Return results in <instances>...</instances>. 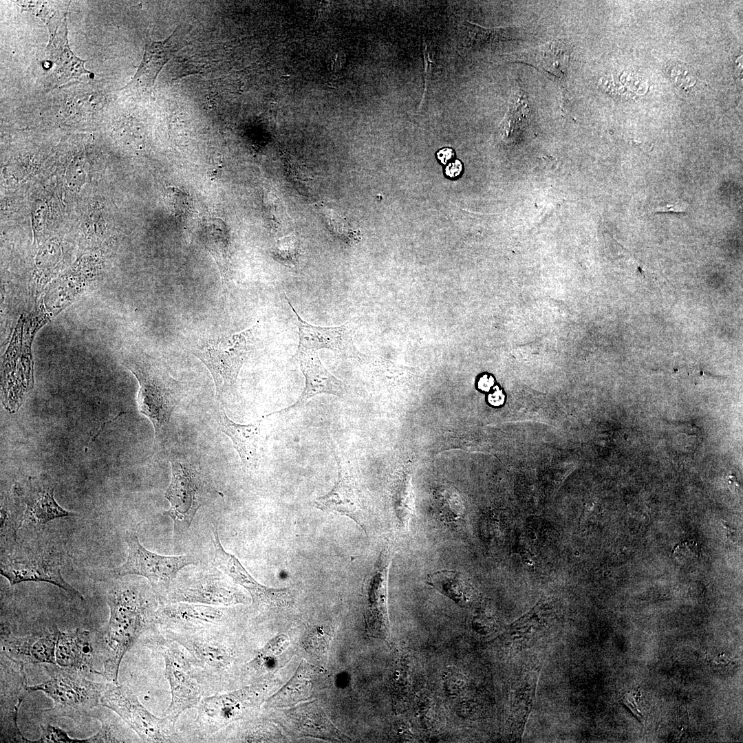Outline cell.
<instances>
[{"instance_id": "7402d4cb", "label": "cell", "mask_w": 743, "mask_h": 743, "mask_svg": "<svg viewBox=\"0 0 743 743\" xmlns=\"http://www.w3.org/2000/svg\"><path fill=\"white\" fill-rule=\"evenodd\" d=\"M56 664L79 671L100 674L93 666L94 649L90 633L76 629L69 632L59 631L56 646Z\"/></svg>"}, {"instance_id": "d6986e66", "label": "cell", "mask_w": 743, "mask_h": 743, "mask_svg": "<svg viewBox=\"0 0 743 743\" xmlns=\"http://www.w3.org/2000/svg\"><path fill=\"white\" fill-rule=\"evenodd\" d=\"M285 299L295 314L299 332V351L327 349L338 356H348L352 352L350 334L346 325L338 327H321L310 324L302 319L285 294Z\"/></svg>"}, {"instance_id": "1f68e13d", "label": "cell", "mask_w": 743, "mask_h": 743, "mask_svg": "<svg viewBox=\"0 0 743 743\" xmlns=\"http://www.w3.org/2000/svg\"><path fill=\"white\" fill-rule=\"evenodd\" d=\"M700 547L694 541L687 540L676 545L674 548L673 553L677 560L680 563H689L696 561L700 556Z\"/></svg>"}, {"instance_id": "f1b7e54d", "label": "cell", "mask_w": 743, "mask_h": 743, "mask_svg": "<svg viewBox=\"0 0 743 743\" xmlns=\"http://www.w3.org/2000/svg\"><path fill=\"white\" fill-rule=\"evenodd\" d=\"M569 60V48L560 41L542 45L537 55V61L543 69L558 78H563L566 74Z\"/></svg>"}, {"instance_id": "cb8c5ba5", "label": "cell", "mask_w": 743, "mask_h": 743, "mask_svg": "<svg viewBox=\"0 0 743 743\" xmlns=\"http://www.w3.org/2000/svg\"><path fill=\"white\" fill-rule=\"evenodd\" d=\"M59 630L56 628L41 634L8 641L7 656L13 661L56 665V646Z\"/></svg>"}, {"instance_id": "f35d334b", "label": "cell", "mask_w": 743, "mask_h": 743, "mask_svg": "<svg viewBox=\"0 0 743 743\" xmlns=\"http://www.w3.org/2000/svg\"><path fill=\"white\" fill-rule=\"evenodd\" d=\"M462 171V164L460 160H455L449 164L445 169V173L450 177L458 176Z\"/></svg>"}, {"instance_id": "7c38bea8", "label": "cell", "mask_w": 743, "mask_h": 743, "mask_svg": "<svg viewBox=\"0 0 743 743\" xmlns=\"http://www.w3.org/2000/svg\"><path fill=\"white\" fill-rule=\"evenodd\" d=\"M249 598L219 570L175 579L161 603H192L219 607L248 604Z\"/></svg>"}, {"instance_id": "44dd1931", "label": "cell", "mask_w": 743, "mask_h": 743, "mask_svg": "<svg viewBox=\"0 0 743 743\" xmlns=\"http://www.w3.org/2000/svg\"><path fill=\"white\" fill-rule=\"evenodd\" d=\"M262 420L241 424L231 420L224 410L217 412L218 429L232 440L243 465L247 468H255L258 465L263 452L261 433Z\"/></svg>"}, {"instance_id": "603a6c76", "label": "cell", "mask_w": 743, "mask_h": 743, "mask_svg": "<svg viewBox=\"0 0 743 743\" xmlns=\"http://www.w3.org/2000/svg\"><path fill=\"white\" fill-rule=\"evenodd\" d=\"M338 466L337 480L332 490L314 500V506L323 511L336 513L347 516L363 528L359 515L360 505L355 494L354 485L339 458L334 455Z\"/></svg>"}, {"instance_id": "52a82bcc", "label": "cell", "mask_w": 743, "mask_h": 743, "mask_svg": "<svg viewBox=\"0 0 743 743\" xmlns=\"http://www.w3.org/2000/svg\"><path fill=\"white\" fill-rule=\"evenodd\" d=\"M49 669L48 680L28 686L29 693L40 691L53 700L54 707L47 711L75 719L87 715L100 704L105 685L87 680L77 670L56 665Z\"/></svg>"}, {"instance_id": "60d3db41", "label": "cell", "mask_w": 743, "mask_h": 743, "mask_svg": "<svg viewBox=\"0 0 743 743\" xmlns=\"http://www.w3.org/2000/svg\"><path fill=\"white\" fill-rule=\"evenodd\" d=\"M454 151L448 147L443 148L437 153L438 158L442 164L447 163L449 160L454 157Z\"/></svg>"}, {"instance_id": "ba28073f", "label": "cell", "mask_w": 743, "mask_h": 743, "mask_svg": "<svg viewBox=\"0 0 743 743\" xmlns=\"http://www.w3.org/2000/svg\"><path fill=\"white\" fill-rule=\"evenodd\" d=\"M100 704L117 713L144 742H186L175 722L166 716L158 717L139 701L128 687L118 683L105 685Z\"/></svg>"}, {"instance_id": "83f0119b", "label": "cell", "mask_w": 743, "mask_h": 743, "mask_svg": "<svg viewBox=\"0 0 743 743\" xmlns=\"http://www.w3.org/2000/svg\"><path fill=\"white\" fill-rule=\"evenodd\" d=\"M202 239L209 252L217 260L223 281L228 278L226 262L229 239L224 224L219 219H211L205 225Z\"/></svg>"}, {"instance_id": "ac0fdd59", "label": "cell", "mask_w": 743, "mask_h": 743, "mask_svg": "<svg viewBox=\"0 0 743 743\" xmlns=\"http://www.w3.org/2000/svg\"><path fill=\"white\" fill-rule=\"evenodd\" d=\"M294 360L305 378V387L294 404L281 412L297 409L312 397L319 394H332L341 397L345 393L343 383L322 365L317 352L297 350Z\"/></svg>"}, {"instance_id": "e575fe53", "label": "cell", "mask_w": 743, "mask_h": 743, "mask_svg": "<svg viewBox=\"0 0 743 743\" xmlns=\"http://www.w3.org/2000/svg\"><path fill=\"white\" fill-rule=\"evenodd\" d=\"M346 61V56L343 52L336 50L332 52L327 59V65L331 72H337L343 67Z\"/></svg>"}, {"instance_id": "3957f363", "label": "cell", "mask_w": 743, "mask_h": 743, "mask_svg": "<svg viewBox=\"0 0 743 743\" xmlns=\"http://www.w3.org/2000/svg\"><path fill=\"white\" fill-rule=\"evenodd\" d=\"M123 364L138 382V409L153 424L155 442H162L172 413L185 395L184 387L171 375L166 366L155 360L129 356L124 359Z\"/></svg>"}, {"instance_id": "8fae6325", "label": "cell", "mask_w": 743, "mask_h": 743, "mask_svg": "<svg viewBox=\"0 0 743 743\" xmlns=\"http://www.w3.org/2000/svg\"><path fill=\"white\" fill-rule=\"evenodd\" d=\"M125 541L127 559L114 570V574L116 577L138 575L147 579L160 603L180 570L198 563L197 558L191 554L164 556L151 552L144 548L137 536L131 532H127Z\"/></svg>"}, {"instance_id": "d6a6232c", "label": "cell", "mask_w": 743, "mask_h": 743, "mask_svg": "<svg viewBox=\"0 0 743 743\" xmlns=\"http://www.w3.org/2000/svg\"><path fill=\"white\" fill-rule=\"evenodd\" d=\"M541 606L540 603H537L528 613L511 624L509 627L510 632L515 635L530 632V629L538 622L537 613Z\"/></svg>"}, {"instance_id": "30bf717a", "label": "cell", "mask_w": 743, "mask_h": 743, "mask_svg": "<svg viewBox=\"0 0 743 743\" xmlns=\"http://www.w3.org/2000/svg\"><path fill=\"white\" fill-rule=\"evenodd\" d=\"M171 480L165 492L170 503L166 514L173 522V535L181 538L193 518L207 501L209 488L201 471L191 460L182 457L171 459Z\"/></svg>"}, {"instance_id": "2e32d148", "label": "cell", "mask_w": 743, "mask_h": 743, "mask_svg": "<svg viewBox=\"0 0 743 743\" xmlns=\"http://www.w3.org/2000/svg\"><path fill=\"white\" fill-rule=\"evenodd\" d=\"M54 491L49 482L36 477H30L23 485L15 487L16 496L25 504L22 526L42 528L53 519L76 515L56 502Z\"/></svg>"}, {"instance_id": "d4e9b609", "label": "cell", "mask_w": 743, "mask_h": 743, "mask_svg": "<svg viewBox=\"0 0 743 743\" xmlns=\"http://www.w3.org/2000/svg\"><path fill=\"white\" fill-rule=\"evenodd\" d=\"M427 583L461 607L469 605L473 588L457 570H440L427 575Z\"/></svg>"}, {"instance_id": "ffe728a7", "label": "cell", "mask_w": 743, "mask_h": 743, "mask_svg": "<svg viewBox=\"0 0 743 743\" xmlns=\"http://www.w3.org/2000/svg\"><path fill=\"white\" fill-rule=\"evenodd\" d=\"M50 40L47 47L49 58L54 66L52 71L55 85L64 83L70 79L91 72L85 69V61L78 58L69 47L65 17L56 25L49 27Z\"/></svg>"}, {"instance_id": "4dcf8cb0", "label": "cell", "mask_w": 743, "mask_h": 743, "mask_svg": "<svg viewBox=\"0 0 743 743\" xmlns=\"http://www.w3.org/2000/svg\"><path fill=\"white\" fill-rule=\"evenodd\" d=\"M41 737L30 742H91L90 737L85 739L72 738L63 729L48 724L45 726H41Z\"/></svg>"}, {"instance_id": "e0dca14e", "label": "cell", "mask_w": 743, "mask_h": 743, "mask_svg": "<svg viewBox=\"0 0 743 743\" xmlns=\"http://www.w3.org/2000/svg\"><path fill=\"white\" fill-rule=\"evenodd\" d=\"M182 34L179 26L163 41H155L148 37L140 65L131 80L122 89L151 94L156 78L163 67L175 53L187 45Z\"/></svg>"}, {"instance_id": "7a4b0ae2", "label": "cell", "mask_w": 743, "mask_h": 743, "mask_svg": "<svg viewBox=\"0 0 743 743\" xmlns=\"http://www.w3.org/2000/svg\"><path fill=\"white\" fill-rule=\"evenodd\" d=\"M159 632L188 652L199 674L206 696L237 688L245 649L241 639L236 634L235 627L180 633Z\"/></svg>"}, {"instance_id": "6da1fadb", "label": "cell", "mask_w": 743, "mask_h": 743, "mask_svg": "<svg viewBox=\"0 0 743 743\" xmlns=\"http://www.w3.org/2000/svg\"><path fill=\"white\" fill-rule=\"evenodd\" d=\"M107 601L109 618L103 641V676L118 683L125 654L143 632L156 628V613L161 603L152 587L121 579L108 590Z\"/></svg>"}, {"instance_id": "4316f807", "label": "cell", "mask_w": 743, "mask_h": 743, "mask_svg": "<svg viewBox=\"0 0 743 743\" xmlns=\"http://www.w3.org/2000/svg\"><path fill=\"white\" fill-rule=\"evenodd\" d=\"M312 684L308 669L304 663L301 664L295 675L278 692L265 700L266 709L288 707L306 700L312 690Z\"/></svg>"}, {"instance_id": "9c48e42d", "label": "cell", "mask_w": 743, "mask_h": 743, "mask_svg": "<svg viewBox=\"0 0 743 743\" xmlns=\"http://www.w3.org/2000/svg\"><path fill=\"white\" fill-rule=\"evenodd\" d=\"M251 332L252 329H249L208 339L197 344L192 351L210 372L219 402L236 394L237 376L250 350Z\"/></svg>"}, {"instance_id": "277c9868", "label": "cell", "mask_w": 743, "mask_h": 743, "mask_svg": "<svg viewBox=\"0 0 743 743\" xmlns=\"http://www.w3.org/2000/svg\"><path fill=\"white\" fill-rule=\"evenodd\" d=\"M267 680L204 697L189 729L182 732L186 742H206L230 724L254 718L265 702Z\"/></svg>"}, {"instance_id": "5bb4252c", "label": "cell", "mask_w": 743, "mask_h": 743, "mask_svg": "<svg viewBox=\"0 0 743 743\" xmlns=\"http://www.w3.org/2000/svg\"><path fill=\"white\" fill-rule=\"evenodd\" d=\"M213 535L215 566L236 584L247 590L251 596L252 605L256 610L269 611L289 606L293 603V595L290 589L272 588L258 583L246 571L237 557L224 550L215 529L213 530Z\"/></svg>"}, {"instance_id": "8d00e7d4", "label": "cell", "mask_w": 743, "mask_h": 743, "mask_svg": "<svg viewBox=\"0 0 743 743\" xmlns=\"http://www.w3.org/2000/svg\"><path fill=\"white\" fill-rule=\"evenodd\" d=\"M277 254L281 259L284 261H290V257H293L296 255L295 248L292 242L284 241L283 243H280L277 247Z\"/></svg>"}, {"instance_id": "8992f818", "label": "cell", "mask_w": 743, "mask_h": 743, "mask_svg": "<svg viewBox=\"0 0 743 743\" xmlns=\"http://www.w3.org/2000/svg\"><path fill=\"white\" fill-rule=\"evenodd\" d=\"M153 636L156 650L164 661L165 676L171 690V702L164 715L176 723L183 712L195 709L206 693L188 652L157 629Z\"/></svg>"}, {"instance_id": "9a60e30c", "label": "cell", "mask_w": 743, "mask_h": 743, "mask_svg": "<svg viewBox=\"0 0 743 743\" xmlns=\"http://www.w3.org/2000/svg\"><path fill=\"white\" fill-rule=\"evenodd\" d=\"M391 559V546L387 543L383 547L376 562L363 583L367 629L370 634L380 638H385L389 634L387 582Z\"/></svg>"}, {"instance_id": "5b68a950", "label": "cell", "mask_w": 743, "mask_h": 743, "mask_svg": "<svg viewBox=\"0 0 743 743\" xmlns=\"http://www.w3.org/2000/svg\"><path fill=\"white\" fill-rule=\"evenodd\" d=\"M7 550L8 552L1 555V574L11 585L24 581H44L83 599L62 575L66 553L61 540L41 537L15 541Z\"/></svg>"}, {"instance_id": "74e56055", "label": "cell", "mask_w": 743, "mask_h": 743, "mask_svg": "<svg viewBox=\"0 0 743 743\" xmlns=\"http://www.w3.org/2000/svg\"><path fill=\"white\" fill-rule=\"evenodd\" d=\"M688 205L685 202L677 201L672 204H667L665 206H660L656 208L655 211L658 213H682L687 211Z\"/></svg>"}, {"instance_id": "ab89813d", "label": "cell", "mask_w": 743, "mask_h": 743, "mask_svg": "<svg viewBox=\"0 0 743 743\" xmlns=\"http://www.w3.org/2000/svg\"><path fill=\"white\" fill-rule=\"evenodd\" d=\"M488 402L493 406H499L504 402V395L502 390L496 389L488 396Z\"/></svg>"}, {"instance_id": "b9f144b4", "label": "cell", "mask_w": 743, "mask_h": 743, "mask_svg": "<svg viewBox=\"0 0 743 743\" xmlns=\"http://www.w3.org/2000/svg\"><path fill=\"white\" fill-rule=\"evenodd\" d=\"M494 384L493 378L488 375L482 376L478 382V387L482 391H488Z\"/></svg>"}, {"instance_id": "4fadbf2b", "label": "cell", "mask_w": 743, "mask_h": 743, "mask_svg": "<svg viewBox=\"0 0 743 743\" xmlns=\"http://www.w3.org/2000/svg\"><path fill=\"white\" fill-rule=\"evenodd\" d=\"M236 621L233 607L184 602L161 603L155 617L156 629L169 633L235 627Z\"/></svg>"}, {"instance_id": "d590c367", "label": "cell", "mask_w": 743, "mask_h": 743, "mask_svg": "<svg viewBox=\"0 0 743 743\" xmlns=\"http://www.w3.org/2000/svg\"><path fill=\"white\" fill-rule=\"evenodd\" d=\"M447 674L445 680L446 689L449 692L454 694L463 688L464 684V677L462 674L456 672H449Z\"/></svg>"}, {"instance_id": "f546056e", "label": "cell", "mask_w": 743, "mask_h": 743, "mask_svg": "<svg viewBox=\"0 0 743 743\" xmlns=\"http://www.w3.org/2000/svg\"><path fill=\"white\" fill-rule=\"evenodd\" d=\"M168 211L175 217H183L188 213L191 200L182 190L176 187H168L164 195Z\"/></svg>"}, {"instance_id": "484cf974", "label": "cell", "mask_w": 743, "mask_h": 743, "mask_svg": "<svg viewBox=\"0 0 743 743\" xmlns=\"http://www.w3.org/2000/svg\"><path fill=\"white\" fill-rule=\"evenodd\" d=\"M539 678V671H530L524 678L517 689L513 709L512 730L517 740L521 739L534 700Z\"/></svg>"}, {"instance_id": "836d02e7", "label": "cell", "mask_w": 743, "mask_h": 743, "mask_svg": "<svg viewBox=\"0 0 743 743\" xmlns=\"http://www.w3.org/2000/svg\"><path fill=\"white\" fill-rule=\"evenodd\" d=\"M323 215L329 227L338 235H345L349 228L345 221L331 209L322 208Z\"/></svg>"}]
</instances>
